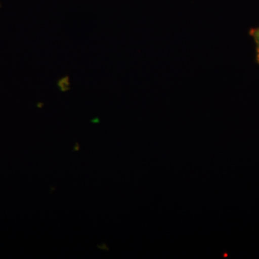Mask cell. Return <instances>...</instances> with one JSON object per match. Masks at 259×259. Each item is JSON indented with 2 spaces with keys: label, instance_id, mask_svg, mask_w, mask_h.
Returning <instances> with one entry per match:
<instances>
[{
  "label": "cell",
  "instance_id": "6da1fadb",
  "mask_svg": "<svg viewBox=\"0 0 259 259\" xmlns=\"http://www.w3.org/2000/svg\"><path fill=\"white\" fill-rule=\"evenodd\" d=\"M251 34L252 36L254 38L255 42H256L257 51H258V53H259V28L252 30Z\"/></svg>",
  "mask_w": 259,
  "mask_h": 259
},
{
  "label": "cell",
  "instance_id": "7a4b0ae2",
  "mask_svg": "<svg viewBox=\"0 0 259 259\" xmlns=\"http://www.w3.org/2000/svg\"><path fill=\"white\" fill-rule=\"evenodd\" d=\"M258 62H259V53H258Z\"/></svg>",
  "mask_w": 259,
  "mask_h": 259
}]
</instances>
